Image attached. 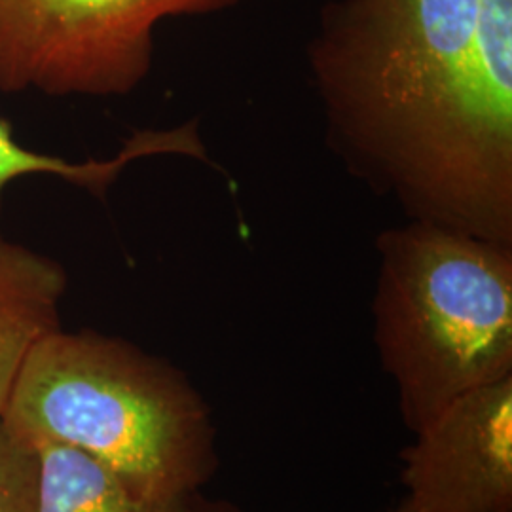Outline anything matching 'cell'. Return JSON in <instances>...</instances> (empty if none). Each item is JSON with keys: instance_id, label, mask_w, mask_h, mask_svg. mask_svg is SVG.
I'll return each instance as SVG.
<instances>
[{"instance_id": "8992f818", "label": "cell", "mask_w": 512, "mask_h": 512, "mask_svg": "<svg viewBox=\"0 0 512 512\" xmlns=\"http://www.w3.org/2000/svg\"><path fill=\"white\" fill-rule=\"evenodd\" d=\"M158 154H183L192 158H205L198 131L188 124L167 131H139L124 143L122 150L109 160L69 162L65 158L33 150L16 139L8 120L0 118V215L4 196L10 184L25 177H55L59 181L84 188L95 196H105L110 184L131 162Z\"/></svg>"}, {"instance_id": "30bf717a", "label": "cell", "mask_w": 512, "mask_h": 512, "mask_svg": "<svg viewBox=\"0 0 512 512\" xmlns=\"http://www.w3.org/2000/svg\"><path fill=\"white\" fill-rule=\"evenodd\" d=\"M391 512H416L414 511V509H412V507H410V505H408V503H406V501H403V503H401V505H399V507H397V509H393V511Z\"/></svg>"}, {"instance_id": "52a82bcc", "label": "cell", "mask_w": 512, "mask_h": 512, "mask_svg": "<svg viewBox=\"0 0 512 512\" xmlns=\"http://www.w3.org/2000/svg\"><path fill=\"white\" fill-rule=\"evenodd\" d=\"M40 461L38 512H183L181 503L150 501L90 454L65 444H35Z\"/></svg>"}, {"instance_id": "3957f363", "label": "cell", "mask_w": 512, "mask_h": 512, "mask_svg": "<svg viewBox=\"0 0 512 512\" xmlns=\"http://www.w3.org/2000/svg\"><path fill=\"white\" fill-rule=\"evenodd\" d=\"M374 342L418 433L461 395L512 376V247L408 220L378 238Z\"/></svg>"}, {"instance_id": "5b68a950", "label": "cell", "mask_w": 512, "mask_h": 512, "mask_svg": "<svg viewBox=\"0 0 512 512\" xmlns=\"http://www.w3.org/2000/svg\"><path fill=\"white\" fill-rule=\"evenodd\" d=\"M67 285L57 260L0 236V418L33 349L61 327Z\"/></svg>"}, {"instance_id": "7a4b0ae2", "label": "cell", "mask_w": 512, "mask_h": 512, "mask_svg": "<svg viewBox=\"0 0 512 512\" xmlns=\"http://www.w3.org/2000/svg\"><path fill=\"white\" fill-rule=\"evenodd\" d=\"M2 420L33 444L90 454L150 501L181 503L219 469L211 408L188 376L95 330L42 338Z\"/></svg>"}, {"instance_id": "9c48e42d", "label": "cell", "mask_w": 512, "mask_h": 512, "mask_svg": "<svg viewBox=\"0 0 512 512\" xmlns=\"http://www.w3.org/2000/svg\"><path fill=\"white\" fill-rule=\"evenodd\" d=\"M183 512H243L238 505L226 499H207L205 495H190L184 501Z\"/></svg>"}, {"instance_id": "ba28073f", "label": "cell", "mask_w": 512, "mask_h": 512, "mask_svg": "<svg viewBox=\"0 0 512 512\" xmlns=\"http://www.w3.org/2000/svg\"><path fill=\"white\" fill-rule=\"evenodd\" d=\"M37 446L0 418V512H38Z\"/></svg>"}, {"instance_id": "6da1fadb", "label": "cell", "mask_w": 512, "mask_h": 512, "mask_svg": "<svg viewBox=\"0 0 512 512\" xmlns=\"http://www.w3.org/2000/svg\"><path fill=\"white\" fill-rule=\"evenodd\" d=\"M308 59L357 179L512 247V0H334Z\"/></svg>"}, {"instance_id": "277c9868", "label": "cell", "mask_w": 512, "mask_h": 512, "mask_svg": "<svg viewBox=\"0 0 512 512\" xmlns=\"http://www.w3.org/2000/svg\"><path fill=\"white\" fill-rule=\"evenodd\" d=\"M404 448L416 512H512V376L448 404Z\"/></svg>"}]
</instances>
